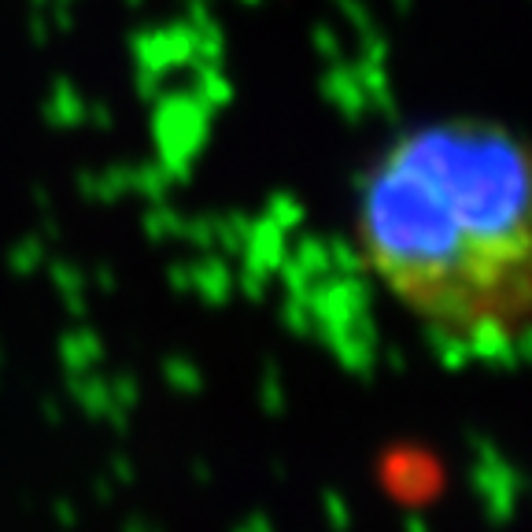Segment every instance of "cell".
Returning <instances> with one entry per match:
<instances>
[{"label":"cell","instance_id":"6da1fadb","mask_svg":"<svg viewBox=\"0 0 532 532\" xmlns=\"http://www.w3.org/2000/svg\"><path fill=\"white\" fill-rule=\"evenodd\" d=\"M355 241L448 366L503 370L525 359L529 163L507 126L444 119L396 137L363 174Z\"/></svg>","mask_w":532,"mask_h":532}]
</instances>
